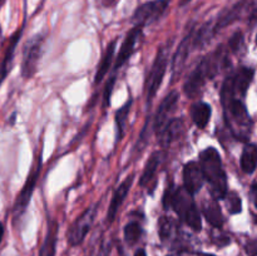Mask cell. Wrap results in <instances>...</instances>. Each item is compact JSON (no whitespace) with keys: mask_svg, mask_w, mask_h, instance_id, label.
I'll return each instance as SVG.
<instances>
[{"mask_svg":"<svg viewBox=\"0 0 257 256\" xmlns=\"http://www.w3.org/2000/svg\"><path fill=\"white\" fill-rule=\"evenodd\" d=\"M228 63V48L220 45L215 52L202 58L197 67L191 72L183 85V92L191 99H196L203 92L206 82L212 79L221 68L226 67Z\"/></svg>","mask_w":257,"mask_h":256,"instance_id":"obj_1","label":"cell"},{"mask_svg":"<svg viewBox=\"0 0 257 256\" xmlns=\"http://www.w3.org/2000/svg\"><path fill=\"white\" fill-rule=\"evenodd\" d=\"M163 206L166 210L172 208L181 218V221H183L193 231L200 232L202 228L201 213L196 205L193 195L187 192L183 186L182 187L167 188L165 196H163Z\"/></svg>","mask_w":257,"mask_h":256,"instance_id":"obj_2","label":"cell"},{"mask_svg":"<svg viewBox=\"0 0 257 256\" xmlns=\"http://www.w3.org/2000/svg\"><path fill=\"white\" fill-rule=\"evenodd\" d=\"M200 167L205 177V182L208 183V191L215 200H223L227 188V175L222 166V160L215 147L205 148L200 153Z\"/></svg>","mask_w":257,"mask_h":256,"instance_id":"obj_3","label":"cell"},{"mask_svg":"<svg viewBox=\"0 0 257 256\" xmlns=\"http://www.w3.org/2000/svg\"><path fill=\"white\" fill-rule=\"evenodd\" d=\"M225 120L232 135L240 141H248L252 132V119L245 105V99L221 93Z\"/></svg>","mask_w":257,"mask_h":256,"instance_id":"obj_4","label":"cell"},{"mask_svg":"<svg viewBox=\"0 0 257 256\" xmlns=\"http://www.w3.org/2000/svg\"><path fill=\"white\" fill-rule=\"evenodd\" d=\"M170 47L171 43L163 45L160 48L156 59L153 62L152 67H151L150 72H148L147 78L145 82V92H146V100L148 104H151L155 95L157 94L158 89H160L161 84L165 78L166 69H167L168 58H170Z\"/></svg>","mask_w":257,"mask_h":256,"instance_id":"obj_5","label":"cell"},{"mask_svg":"<svg viewBox=\"0 0 257 256\" xmlns=\"http://www.w3.org/2000/svg\"><path fill=\"white\" fill-rule=\"evenodd\" d=\"M247 18L251 23L256 20V0H240L231 8L222 10L213 23V33H218L223 28L233 24L237 20Z\"/></svg>","mask_w":257,"mask_h":256,"instance_id":"obj_6","label":"cell"},{"mask_svg":"<svg viewBox=\"0 0 257 256\" xmlns=\"http://www.w3.org/2000/svg\"><path fill=\"white\" fill-rule=\"evenodd\" d=\"M42 157H43V150L40 147L39 155L38 158L35 160L34 166H33L32 171H30L29 176H28L27 181H25L24 186L20 190L19 195L17 196V200H15L14 207H13V213H14V220H19L24 212L27 211L28 205L30 202V198H32L33 192H34L35 185L38 182V178H39L40 171H42Z\"/></svg>","mask_w":257,"mask_h":256,"instance_id":"obj_7","label":"cell"},{"mask_svg":"<svg viewBox=\"0 0 257 256\" xmlns=\"http://www.w3.org/2000/svg\"><path fill=\"white\" fill-rule=\"evenodd\" d=\"M43 44L44 37L40 34L32 37L25 44L22 59V75L25 79H30L37 72L38 63L43 53Z\"/></svg>","mask_w":257,"mask_h":256,"instance_id":"obj_8","label":"cell"},{"mask_svg":"<svg viewBox=\"0 0 257 256\" xmlns=\"http://www.w3.org/2000/svg\"><path fill=\"white\" fill-rule=\"evenodd\" d=\"M170 5V0H151L140 5L132 15V23L135 27L145 28L157 22L166 13Z\"/></svg>","mask_w":257,"mask_h":256,"instance_id":"obj_9","label":"cell"},{"mask_svg":"<svg viewBox=\"0 0 257 256\" xmlns=\"http://www.w3.org/2000/svg\"><path fill=\"white\" fill-rule=\"evenodd\" d=\"M97 213L98 205H94L92 207L87 208L82 215L78 216V218H75V221L70 225L67 233L68 242H69L70 246H77L83 242V240H84L87 233L92 228L93 223H94Z\"/></svg>","mask_w":257,"mask_h":256,"instance_id":"obj_10","label":"cell"},{"mask_svg":"<svg viewBox=\"0 0 257 256\" xmlns=\"http://www.w3.org/2000/svg\"><path fill=\"white\" fill-rule=\"evenodd\" d=\"M178 99H180V94L176 90H172L163 98L161 104L158 105L155 119H153V128H155L156 133L160 132L165 127L166 123L171 119L170 117L175 112L176 107H177Z\"/></svg>","mask_w":257,"mask_h":256,"instance_id":"obj_11","label":"cell"},{"mask_svg":"<svg viewBox=\"0 0 257 256\" xmlns=\"http://www.w3.org/2000/svg\"><path fill=\"white\" fill-rule=\"evenodd\" d=\"M183 188L191 195H196L201 191L205 177L201 171L200 165L195 161H190L183 166Z\"/></svg>","mask_w":257,"mask_h":256,"instance_id":"obj_12","label":"cell"},{"mask_svg":"<svg viewBox=\"0 0 257 256\" xmlns=\"http://www.w3.org/2000/svg\"><path fill=\"white\" fill-rule=\"evenodd\" d=\"M142 30L143 28L141 27H133L132 29L127 33V35H125L124 40H123L122 45H120L119 48V52H118L117 54V59H115V72H117L119 68H122L123 64H125V63L130 60L131 55L135 52L136 44H137L138 40L142 37Z\"/></svg>","mask_w":257,"mask_h":256,"instance_id":"obj_13","label":"cell"},{"mask_svg":"<svg viewBox=\"0 0 257 256\" xmlns=\"http://www.w3.org/2000/svg\"><path fill=\"white\" fill-rule=\"evenodd\" d=\"M133 180H135V176L131 175L130 177L125 178V180L114 190V193H113L112 196V200H110L109 207H108L107 212V220L109 223H112L113 221L115 220V217H117V213L118 211H119L120 206H122V203L124 202L128 193H130L131 187H132L133 185Z\"/></svg>","mask_w":257,"mask_h":256,"instance_id":"obj_14","label":"cell"},{"mask_svg":"<svg viewBox=\"0 0 257 256\" xmlns=\"http://www.w3.org/2000/svg\"><path fill=\"white\" fill-rule=\"evenodd\" d=\"M192 35L193 29L186 35L182 39V42L178 44L177 50H176L175 55L172 58V77H180L181 73L183 72L187 63L188 55H190L191 49H192Z\"/></svg>","mask_w":257,"mask_h":256,"instance_id":"obj_15","label":"cell"},{"mask_svg":"<svg viewBox=\"0 0 257 256\" xmlns=\"http://www.w3.org/2000/svg\"><path fill=\"white\" fill-rule=\"evenodd\" d=\"M183 132V120L181 118H171L165 127L157 133L158 141L162 148L170 147L171 143L180 138Z\"/></svg>","mask_w":257,"mask_h":256,"instance_id":"obj_16","label":"cell"},{"mask_svg":"<svg viewBox=\"0 0 257 256\" xmlns=\"http://www.w3.org/2000/svg\"><path fill=\"white\" fill-rule=\"evenodd\" d=\"M22 33H23V28H20V29H18L17 32L10 37L9 42H8L7 49H5L4 57H3L2 64H0V84L4 82V79L7 78V75L9 74L10 69H12L13 60H14L15 48H17L20 38H22Z\"/></svg>","mask_w":257,"mask_h":256,"instance_id":"obj_17","label":"cell"},{"mask_svg":"<svg viewBox=\"0 0 257 256\" xmlns=\"http://www.w3.org/2000/svg\"><path fill=\"white\" fill-rule=\"evenodd\" d=\"M158 233H160V238L163 243H176L180 241V227H178L177 222L168 216H162L158 221Z\"/></svg>","mask_w":257,"mask_h":256,"instance_id":"obj_18","label":"cell"},{"mask_svg":"<svg viewBox=\"0 0 257 256\" xmlns=\"http://www.w3.org/2000/svg\"><path fill=\"white\" fill-rule=\"evenodd\" d=\"M201 207H202L203 216H205L206 220L208 221L211 226H213L215 228L222 227L225 220H223L222 210H221L217 200H215V198H203Z\"/></svg>","mask_w":257,"mask_h":256,"instance_id":"obj_19","label":"cell"},{"mask_svg":"<svg viewBox=\"0 0 257 256\" xmlns=\"http://www.w3.org/2000/svg\"><path fill=\"white\" fill-rule=\"evenodd\" d=\"M58 232H59V225L57 220L48 221L47 235H45L44 242L39 250V256H55L58 242Z\"/></svg>","mask_w":257,"mask_h":256,"instance_id":"obj_20","label":"cell"},{"mask_svg":"<svg viewBox=\"0 0 257 256\" xmlns=\"http://www.w3.org/2000/svg\"><path fill=\"white\" fill-rule=\"evenodd\" d=\"M163 158V152L162 151H156L148 158L147 163L145 166V170H143L142 175L140 178V186L141 187H147L156 177V173H157L158 168H160L161 162H162Z\"/></svg>","mask_w":257,"mask_h":256,"instance_id":"obj_21","label":"cell"},{"mask_svg":"<svg viewBox=\"0 0 257 256\" xmlns=\"http://www.w3.org/2000/svg\"><path fill=\"white\" fill-rule=\"evenodd\" d=\"M190 113L191 118H192L193 123L197 125V128L203 130L208 124V122H210L211 115H212V109H211V105L208 103L200 100V102L193 103Z\"/></svg>","mask_w":257,"mask_h":256,"instance_id":"obj_22","label":"cell"},{"mask_svg":"<svg viewBox=\"0 0 257 256\" xmlns=\"http://www.w3.org/2000/svg\"><path fill=\"white\" fill-rule=\"evenodd\" d=\"M115 44H117V40L114 39L107 45V48H105V52H104V54H103L102 59H100L99 64H98L97 72H95V75H94L95 84H99V83L103 80V78L105 77V74L108 73V70H109L110 64H112L113 57H114Z\"/></svg>","mask_w":257,"mask_h":256,"instance_id":"obj_23","label":"cell"},{"mask_svg":"<svg viewBox=\"0 0 257 256\" xmlns=\"http://www.w3.org/2000/svg\"><path fill=\"white\" fill-rule=\"evenodd\" d=\"M257 165V148L253 143H248L245 146L242 151V155L240 158L241 170L247 175L255 172Z\"/></svg>","mask_w":257,"mask_h":256,"instance_id":"obj_24","label":"cell"},{"mask_svg":"<svg viewBox=\"0 0 257 256\" xmlns=\"http://www.w3.org/2000/svg\"><path fill=\"white\" fill-rule=\"evenodd\" d=\"M131 107H132V99L128 100L125 104H123L119 109L115 112V124H117V142H119L124 135L125 124H127L128 115H130Z\"/></svg>","mask_w":257,"mask_h":256,"instance_id":"obj_25","label":"cell"},{"mask_svg":"<svg viewBox=\"0 0 257 256\" xmlns=\"http://www.w3.org/2000/svg\"><path fill=\"white\" fill-rule=\"evenodd\" d=\"M143 233V228L137 221H131L124 227V240L130 246L136 245L141 240Z\"/></svg>","mask_w":257,"mask_h":256,"instance_id":"obj_26","label":"cell"},{"mask_svg":"<svg viewBox=\"0 0 257 256\" xmlns=\"http://www.w3.org/2000/svg\"><path fill=\"white\" fill-rule=\"evenodd\" d=\"M223 200H226V206H227V210L231 215H237L242 211V201H241L238 193L233 192V191L227 192Z\"/></svg>","mask_w":257,"mask_h":256,"instance_id":"obj_27","label":"cell"},{"mask_svg":"<svg viewBox=\"0 0 257 256\" xmlns=\"http://www.w3.org/2000/svg\"><path fill=\"white\" fill-rule=\"evenodd\" d=\"M151 125H152V119H151V117H147V119H146V123H145V127H143L142 132H141L140 140H138L137 146H136V151H138V152H142V151L145 150L146 145L148 143V137H150L151 128H152Z\"/></svg>","mask_w":257,"mask_h":256,"instance_id":"obj_28","label":"cell"},{"mask_svg":"<svg viewBox=\"0 0 257 256\" xmlns=\"http://www.w3.org/2000/svg\"><path fill=\"white\" fill-rule=\"evenodd\" d=\"M228 49L232 53L237 54L240 53V50L243 48V34L241 32H236L235 34L231 37V39L228 40Z\"/></svg>","mask_w":257,"mask_h":256,"instance_id":"obj_29","label":"cell"},{"mask_svg":"<svg viewBox=\"0 0 257 256\" xmlns=\"http://www.w3.org/2000/svg\"><path fill=\"white\" fill-rule=\"evenodd\" d=\"M114 84H115V75L113 74L112 77L109 78V80L107 82V85H105L104 95H103V105H104V108L110 104V97H112V92H113V88H114Z\"/></svg>","mask_w":257,"mask_h":256,"instance_id":"obj_30","label":"cell"},{"mask_svg":"<svg viewBox=\"0 0 257 256\" xmlns=\"http://www.w3.org/2000/svg\"><path fill=\"white\" fill-rule=\"evenodd\" d=\"M246 252H247L248 256H256L257 253V243L256 240H250L247 243H246Z\"/></svg>","mask_w":257,"mask_h":256,"instance_id":"obj_31","label":"cell"},{"mask_svg":"<svg viewBox=\"0 0 257 256\" xmlns=\"http://www.w3.org/2000/svg\"><path fill=\"white\" fill-rule=\"evenodd\" d=\"M100 3H102V4L104 5V7L112 8V7H114L115 4H117L118 0H100Z\"/></svg>","mask_w":257,"mask_h":256,"instance_id":"obj_32","label":"cell"},{"mask_svg":"<svg viewBox=\"0 0 257 256\" xmlns=\"http://www.w3.org/2000/svg\"><path fill=\"white\" fill-rule=\"evenodd\" d=\"M256 182L252 183V186H251V193H252V202L253 205L256 206Z\"/></svg>","mask_w":257,"mask_h":256,"instance_id":"obj_33","label":"cell"},{"mask_svg":"<svg viewBox=\"0 0 257 256\" xmlns=\"http://www.w3.org/2000/svg\"><path fill=\"white\" fill-rule=\"evenodd\" d=\"M135 256H147V255H146V251H145V248H138V250L136 251Z\"/></svg>","mask_w":257,"mask_h":256,"instance_id":"obj_34","label":"cell"},{"mask_svg":"<svg viewBox=\"0 0 257 256\" xmlns=\"http://www.w3.org/2000/svg\"><path fill=\"white\" fill-rule=\"evenodd\" d=\"M3 237H4V226H3V223L0 222V242H2Z\"/></svg>","mask_w":257,"mask_h":256,"instance_id":"obj_35","label":"cell"},{"mask_svg":"<svg viewBox=\"0 0 257 256\" xmlns=\"http://www.w3.org/2000/svg\"><path fill=\"white\" fill-rule=\"evenodd\" d=\"M197 256H216V255H212V253H207V252H198Z\"/></svg>","mask_w":257,"mask_h":256,"instance_id":"obj_36","label":"cell"},{"mask_svg":"<svg viewBox=\"0 0 257 256\" xmlns=\"http://www.w3.org/2000/svg\"><path fill=\"white\" fill-rule=\"evenodd\" d=\"M188 2H190V0H182V3H181V4H182V5H185L186 3H188Z\"/></svg>","mask_w":257,"mask_h":256,"instance_id":"obj_37","label":"cell"}]
</instances>
